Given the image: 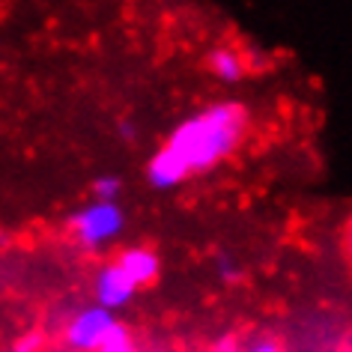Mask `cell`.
Returning a JSON list of instances; mask_svg holds the SVG:
<instances>
[{"mask_svg":"<svg viewBox=\"0 0 352 352\" xmlns=\"http://www.w3.org/2000/svg\"><path fill=\"white\" fill-rule=\"evenodd\" d=\"M215 272L218 278L227 280V284H233V280H239V266H236V260L230 254H218L215 257Z\"/></svg>","mask_w":352,"mask_h":352,"instance_id":"obj_9","label":"cell"},{"mask_svg":"<svg viewBox=\"0 0 352 352\" xmlns=\"http://www.w3.org/2000/svg\"><path fill=\"white\" fill-rule=\"evenodd\" d=\"M343 254H346V263L352 266V215L343 224Z\"/></svg>","mask_w":352,"mask_h":352,"instance_id":"obj_12","label":"cell"},{"mask_svg":"<svg viewBox=\"0 0 352 352\" xmlns=\"http://www.w3.org/2000/svg\"><path fill=\"white\" fill-rule=\"evenodd\" d=\"M248 131V111L239 102H212L182 120L167 144L146 162V182L155 191L176 188L195 173H206L239 149Z\"/></svg>","mask_w":352,"mask_h":352,"instance_id":"obj_1","label":"cell"},{"mask_svg":"<svg viewBox=\"0 0 352 352\" xmlns=\"http://www.w3.org/2000/svg\"><path fill=\"white\" fill-rule=\"evenodd\" d=\"M122 227H126V212L120 204L90 200L87 206L69 215V233L84 251H99L113 239H120Z\"/></svg>","mask_w":352,"mask_h":352,"instance_id":"obj_2","label":"cell"},{"mask_svg":"<svg viewBox=\"0 0 352 352\" xmlns=\"http://www.w3.org/2000/svg\"><path fill=\"white\" fill-rule=\"evenodd\" d=\"M117 131H120L122 140H129V144H131V140H135V135H138V129H135V122H131V120H120V122H117Z\"/></svg>","mask_w":352,"mask_h":352,"instance_id":"obj_13","label":"cell"},{"mask_svg":"<svg viewBox=\"0 0 352 352\" xmlns=\"http://www.w3.org/2000/svg\"><path fill=\"white\" fill-rule=\"evenodd\" d=\"M206 63H209V72H212L218 81H224V84L242 81L245 72H248V63H245V57L233 45H218V48H212V51H209V57H206Z\"/></svg>","mask_w":352,"mask_h":352,"instance_id":"obj_6","label":"cell"},{"mask_svg":"<svg viewBox=\"0 0 352 352\" xmlns=\"http://www.w3.org/2000/svg\"><path fill=\"white\" fill-rule=\"evenodd\" d=\"M117 266L122 269V275H126L135 287H146L153 284L158 278V272H162V260H158V254L153 248H144V245H131V248H122L120 257L113 260Z\"/></svg>","mask_w":352,"mask_h":352,"instance_id":"obj_5","label":"cell"},{"mask_svg":"<svg viewBox=\"0 0 352 352\" xmlns=\"http://www.w3.org/2000/svg\"><path fill=\"white\" fill-rule=\"evenodd\" d=\"M135 284L122 275V269L117 263H104V266L96 272L93 278V296H96V305L104 307V311H120V307H126L131 302V296H135Z\"/></svg>","mask_w":352,"mask_h":352,"instance_id":"obj_4","label":"cell"},{"mask_svg":"<svg viewBox=\"0 0 352 352\" xmlns=\"http://www.w3.org/2000/svg\"><path fill=\"white\" fill-rule=\"evenodd\" d=\"M39 349V334H28L24 340H19L10 352H36Z\"/></svg>","mask_w":352,"mask_h":352,"instance_id":"obj_11","label":"cell"},{"mask_svg":"<svg viewBox=\"0 0 352 352\" xmlns=\"http://www.w3.org/2000/svg\"><path fill=\"white\" fill-rule=\"evenodd\" d=\"M242 352H284V349H280L275 340H269V338H260V340H251L248 346H242Z\"/></svg>","mask_w":352,"mask_h":352,"instance_id":"obj_10","label":"cell"},{"mask_svg":"<svg viewBox=\"0 0 352 352\" xmlns=\"http://www.w3.org/2000/svg\"><path fill=\"white\" fill-rule=\"evenodd\" d=\"M96 352H138V343H135V334H131L126 325L117 322L113 329L108 331V338L102 340V346Z\"/></svg>","mask_w":352,"mask_h":352,"instance_id":"obj_7","label":"cell"},{"mask_svg":"<svg viewBox=\"0 0 352 352\" xmlns=\"http://www.w3.org/2000/svg\"><path fill=\"white\" fill-rule=\"evenodd\" d=\"M120 191H122V179H120V176L104 173V176H96V179H93V200H102V204H117Z\"/></svg>","mask_w":352,"mask_h":352,"instance_id":"obj_8","label":"cell"},{"mask_svg":"<svg viewBox=\"0 0 352 352\" xmlns=\"http://www.w3.org/2000/svg\"><path fill=\"white\" fill-rule=\"evenodd\" d=\"M113 325H117V320H113L111 311H104L99 305H90L69 316V322L63 329V340L75 352H96Z\"/></svg>","mask_w":352,"mask_h":352,"instance_id":"obj_3","label":"cell"}]
</instances>
